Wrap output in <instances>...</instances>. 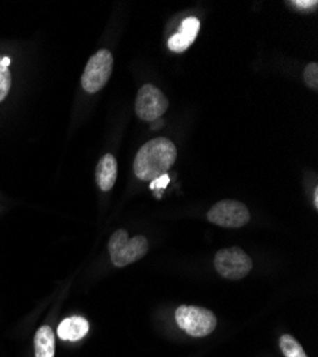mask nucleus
Here are the masks:
<instances>
[{"label": "nucleus", "mask_w": 318, "mask_h": 357, "mask_svg": "<svg viewBox=\"0 0 318 357\" xmlns=\"http://www.w3.org/2000/svg\"><path fill=\"white\" fill-rule=\"evenodd\" d=\"M177 159L176 144L166 137H157L144 143L136 155L133 169L134 174L144 182L167 174Z\"/></svg>", "instance_id": "obj_1"}, {"label": "nucleus", "mask_w": 318, "mask_h": 357, "mask_svg": "<svg viewBox=\"0 0 318 357\" xmlns=\"http://www.w3.org/2000/svg\"><path fill=\"white\" fill-rule=\"evenodd\" d=\"M109 252L116 267H125L140 260L149 252V242L143 236H134L130 239L129 233L120 229L110 237Z\"/></svg>", "instance_id": "obj_2"}, {"label": "nucleus", "mask_w": 318, "mask_h": 357, "mask_svg": "<svg viewBox=\"0 0 318 357\" xmlns=\"http://www.w3.org/2000/svg\"><path fill=\"white\" fill-rule=\"evenodd\" d=\"M176 321L182 331L193 337H205L217 326L214 313L198 306H180L176 310Z\"/></svg>", "instance_id": "obj_3"}, {"label": "nucleus", "mask_w": 318, "mask_h": 357, "mask_svg": "<svg viewBox=\"0 0 318 357\" xmlns=\"http://www.w3.org/2000/svg\"><path fill=\"white\" fill-rule=\"evenodd\" d=\"M113 70V56L109 50L102 49L93 54L81 76V87L88 93H96L109 82Z\"/></svg>", "instance_id": "obj_4"}, {"label": "nucleus", "mask_w": 318, "mask_h": 357, "mask_svg": "<svg viewBox=\"0 0 318 357\" xmlns=\"http://www.w3.org/2000/svg\"><path fill=\"white\" fill-rule=\"evenodd\" d=\"M214 267L223 278L230 280H240L250 273L253 261L244 250L239 248H230L223 249L216 255Z\"/></svg>", "instance_id": "obj_5"}, {"label": "nucleus", "mask_w": 318, "mask_h": 357, "mask_svg": "<svg viewBox=\"0 0 318 357\" xmlns=\"http://www.w3.org/2000/svg\"><path fill=\"white\" fill-rule=\"evenodd\" d=\"M209 222L213 225L237 229L243 227L250 222V212L241 202L237 200H221L216 203L207 213Z\"/></svg>", "instance_id": "obj_6"}, {"label": "nucleus", "mask_w": 318, "mask_h": 357, "mask_svg": "<svg viewBox=\"0 0 318 357\" xmlns=\"http://www.w3.org/2000/svg\"><path fill=\"white\" fill-rule=\"evenodd\" d=\"M168 107V100L160 89L153 84H144L136 98V113L146 122H154L160 119Z\"/></svg>", "instance_id": "obj_7"}, {"label": "nucleus", "mask_w": 318, "mask_h": 357, "mask_svg": "<svg viewBox=\"0 0 318 357\" xmlns=\"http://www.w3.org/2000/svg\"><path fill=\"white\" fill-rule=\"evenodd\" d=\"M118 178V162H116L114 156L107 153L104 155L96 169V181L99 188L103 192H109Z\"/></svg>", "instance_id": "obj_8"}, {"label": "nucleus", "mask_w": 318, "mask_h": 357, "mask_svg": "<svg viewBox=\"0 0 318 357\" xmlns=\"http://www.w3.org/2000/svg\"><path fill=\"white\" fill-rule=\"evenodd\" d=\"M89 332V323L84 317L73 316L69 319H65L57 329V335L62 340H70L77 342L83 339Z\"/></svg>", "instance_id": "obj_9"}, {"label": "nucleus", "mask_w": 318, "mask_h": 357, "mask_svg": "<svg viewBox=\"0 0 318 357\" xmlns=\"http://www.w3.org/2000/svg\"><path fill=\"white\" fill-rule=\"evenodd\" d=\"M35 356L54 357V333L50 326H42L35 336Z\"/></svg>", "instance_id": "obj_10"}, {"label": "nucleus", "mask_w": 318, "mask_h": 357, "mask_svg": "<svg viewBox=\"0 0 318 357\" xmlns=\"http://www.w3.org/2000/svg\"><path fill=\"white\" fill-rule=\"evenodd\" d=\"M280 347L284 357H307L301 344L290 335H284L280 339Z\"/></svg>", "instance_id": "obj_11"}, {"label": "nucleus", "mask_w": 318, "mask_h": 357, "mask_svg": "<svg viewBox=\"0 0 318 357\" xmlns=\"http://www.w3.org/2000/svg\"><path fill=\"white\" fill-rule=\"evenodd\" d=\"M196 38H191L189 35H184L182 32H177L176 35H173L168 39V49L176 52V53H183L184 50H187L193 43H194Z\"/></svg>", "instance_id": "obj_12"}, {"label": "nucleus", "mask_w": 318, "mask_h": 357, "mask_svg": "<svg viewBox=\"0 0 318 357\" xmlns=\"http://www.w3.org/2000/svg\"><path fill=\"white\" fill-rule=\"evenodd\" d=\"M10 86H12V75L9 68H5L2 63V56H0V103H2L9 91H10Z\"/></svg>", "instance_id": "obj_13"}, {"label": "nucleus", "mask_w": 318, "mask_h": 357, "mask_svg": "<svg viewBox=\"0 0 318 357\" xmlns=\"http://www.w3.org/2000/svg\"><path fill=\"white\" fill-rule=\"evenodd\" d=\"M198 31H200V20L197 17L184 19L180 29H179V32H182L184 35H189L191 38H196Z\"/></svg>", "instance_id": "obj_14"}, {"label": "nucleus", "mask_w": 318, "mask_h": 357, "mask_svg": "<svg viewBox=\"0 0 318 357\" xmlns=\"http://www.w3.org/2000/svg\"><path fill=\"white\" fill-rule=\"evenodd\" d=\"M304 80H305V84L311 89H314V91H317L318 89V65L315 62L310 63L305 70H304Z\"/></svg>", "instance_id": "obj_15"}, {"label": "nucleus", "mask_w": 318, "mask_h": 357, "mask_svg": "<svg viewBox=\"0 0 318 357\" xmlns=\"http://www.w3.org/2000/svg\"><path fill=\"white\" fill-rule=\"evenodd\" d=\"M290 5L305 12H314L318 8L317 0H293V2H290Z\"/></svg>", "instance_id": "obj_16"}, {"label": "nucleus", "mask_w": 318, "mask_h": 357, "mask_svg": "<svg viewBox=\"0 0 318 357\" xmlns=\"http://www.w3.org/2000/svg\"><path fill=\"white\" fill-rule=\"evenodd\" d=\"M168 182H170L168 174H163V176L154 178V181L150 182V189H152L153 192H161V190H164V189L167 188Z\"/></svg>", "instance_id": "obj_17"}, {"label": "nucleus", "mask_w": 318, "mask_h": 357, "mask_svg": "<svg viewBox=\"0 0 318 357\" xmlns=\"http://www.w3.org/2000/svg\"><path fill=\"white\" fill-rule=\"evenodd\" d=\"M2 63H3V66H5V68H9V65H10V59H9V57H3V59H2Z\"/></svg>", "instance_id": "obj_18"}, {"label": "nucleus", "mask_w": 318, "mask_h": 357, "mask_svg": "<svg viewBox=\"0 0 318 357\" xmlns=\"http://www.w3.org/2000/svg\"><path fill=\"white\" fill-rule=\"evenodd\" d=\"M314 206L318 207V189H315V193H314Z\"/></svg>", "instance_id": "obj_19"}, {"label": "nucleus", "mask_w": 318, "mask_h": 357, "mask_svg": "<svg viewBox=\"0 0 318 357\" xmlns=\"http://www.w3.org/2000/svg\"><path fill=\"white\" fill-rule=\"evenodd\" d=\"M156 122V121H154ZM163 125V122H156V123H153V129H156V128H160Z\"/></svg>", "instance_id": "obj_20"}]
</instances>
